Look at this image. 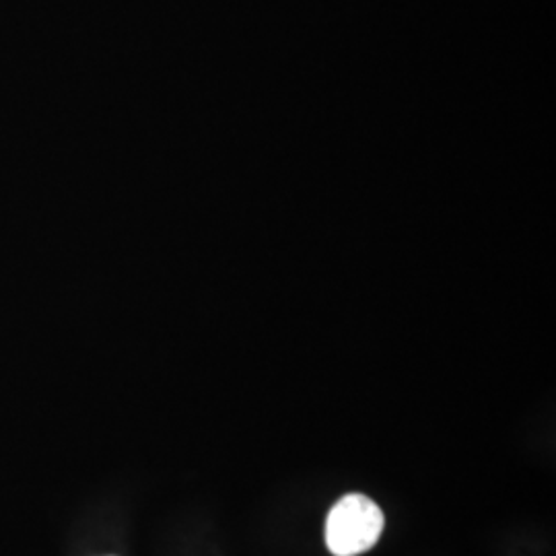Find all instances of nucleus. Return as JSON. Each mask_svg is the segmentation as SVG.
<instances>
[{
	"label": "nucleus",
	"instance_id": "f257e3e1",
	"mask_svg": "<svg viewBox=\"0 0 556 556\" xmlns=\"http://www.w3.org/2000/svg\"><path fill=\"white\" fill-rule=\"evenodd\" d=\"M386 517L367 495L351 493L338 501L326 519V546L334 556H357L378 544Z\"/></svg>",
	"mask_w": 556,
	"mask_h": 556
}]
</instances>
